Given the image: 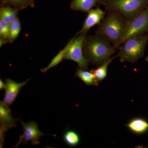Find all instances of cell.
Wrapping results in <instances>:
<instances>
[{"label": "cell", "mask_w": 148, "mask_h": 148, "mask_svg": "<svg viewBox=\"0 0 148 148\" xmlns=\"http://www.w3.org/2000/svg\"><path fill=\"white\" fill-rule=\"evenodd\" d=\"M116 50L110 41L96 34L86 36L83 47L85 58L89 63L98 66L111 58Z\"/></svg>", "instance_id": "cell-1"}, {"label": "cell", "mask_w": 148, "mask_h": 148, "mask_svg": "<svg viewBox=\"0 0 148 148\" xmlns=\"http://www.w3.org/2000/svg\"><path fill=\"white\" fill-rule=\"evenodd\" d=\"M106 12L98 7L95 9L91 10L88 12L82 29L77 34H86L89 30L95 25L100 24L105 18Z\"/></svg>", "instance_id": "cell-9"}, {"label": "cell", "mask_w": 148, "mask_h": 148, "mask_svg": "<svg viewBox=\"0 0 148 148\" xmlns=\"http://www.w3.org/2000/svg\"><path fill=\"white\" fill-rule=\"evenodd\" d=\"M71 40L65 47V60H71L76 62L80 69H88L89 63L84 56L83 47L86 34H77Z\"/></svg>", "instance_id": "cell-5"}, {"label": "cell", "mask_w": 148, "mask_h": 148, "mask_svg": "<svg viewBox=\"0 0 148 148\" xmlns=\"http://www.w3.org/2000/svg\"><path fill=\"white\" fill-rule=\"evenodd\" d=\"M1 6H10L17 11L35 6V0H1Z\"/></svg>", "instance_id": "cell-13"}, {"label": "cell", "mask_w": 148, "mask_h": 148, "mask_svg": "<svg viewBox=\"0 0 148 148\" xmlns=\"http://www.w3.org/2000/svg\"><path fill=\"white\" fill-rule=\"evenodd\" d=\"M30 79H29L23 82L16 83L10 79H6L5 93L3 102L8 106L12 105L18 95L19 90L21 88L26 85Z\"/></svg>", "instance_id": "cell-8"}, {"label": "cell", "mask_w": 148, "mask_h": 148, "mask_svg": "<svg viewBox=\"0 0 148 148\" xmlns=\"http://www.w3.org/2000/svg\"><path fill=\"white\" fill-rule=\"evenodd\" d=\"M98 5H102L101 0H73L71 8L73 10L88 13L92 8Z\"/></svg>", "instance_id": "cell-12"}, {"label": "cell", "mask_w": 148, "mask_h": 148, "mask_svg": "<svg viewBox=\"0 0 148 148\" xmlns=\"http://www.w3.org/2000/svg\"><path fill=\"white\" fill-rule=\"evenodd\" d=\"M7 127L1 125L0 127V147L3 148L4 145L5 132L8 130Z\"/></svg>", "instance_id": "cell-21"}, {"label": "cell", "mask_w": 148, "mask_h": 148, "mask_svg": "<svg viewBox=\"0 0 148 148\" xmlns=\"http://www.w3.org/2000/svg\"><path fill=\"white\" fill-rule=\"evenodd\" d=\"M148 42V33L130 37L119 48L120 61L135 63L144 56Z\"/></svg>", "instance_id": "cell-3"}, {"label": "cell", "mask_w": 148, "mask_h": 148, "mask_svg": "<svg viewBox=\"0 0 148 148\" xmlns=\"http://www.w3.org/2000/svg\"><path fill=\"white\" fill-rule=\"evenodd\" d=\"M75 77L80 79L88 86H98L99 82L97 80L94 74L91 72L85 71L81 69H77Z\"/></svg>", "instance_id": "cell-15"}, {"label": "cell", "mask_w": 148, "mask_h": 148, "mask_svg": "<svg viewBox=\"0 0 148 148\" xmlns=\"http://www.w3.org/2000/svg\"><path fill=\"white\" fill-rule=\"evenodd\" d=\"M147 33H148V6L138 15L127 20L122 44L130 37Z\"/></svg>", "instance_id": "cell-6"}, {"label": "cell", "mask_w": 148, "mask_h": 148, "mask_svg": "<svg viewBox=\"0 0 148 148\" xmlns=\"http://www.w3.org/2000/svg\"><path fill=\"white\" fill-rule=\"evenodd\" d=\"M66 51V48L65 47L63 50H61L57 54V55L53 58L49 65L44 69H42L40 70V72H42L43 73H45V72L48 71L49 69L53 68V67H55V66L58 65V64H60L61 61H63V60H64Z\"/></svg>", "instance_id": "cell-20"}, {"label": "cell", "mask_w": 148, "mask_h": 148, "mask_svg": "<svg viewBox=\"0 0 148 148\" xmlns=\"http://www.w3.org/2000/svg\"><path fill=\"white\" fill-rule=\"evenodd\" d=\"M8 105L3 101L0 102V123L3 125L9 130L16 127L15 119L13 117L11 111Z\"/></svg>", "instance_id": "cell-10"}, {"label": "cell", "mask_w": 148, "mask_h": 148, "mask_svg": "<svg viewBox=\"0 0 148 148\" xmlns=\"http://www.w3.org/2000/svg\"><path fill=\"white\" fill-rule=\"evenodd\" d=\"M145 60L146 61H147V62H148V56H147V57H146V58H145Z\"/></svg>", "instance_id": "cell-23"}, {"label": "cell", "mask_w": 148, "mask_h": 148, "mask_svg": "<svg viewBox=\"0 0 148 148\" xmlns=\"http://www.w3.org/2000/svg\"><path fill=\"white\" fill-rule=\"evenodd\" d=\"M101 2H103L104 1H106V0H101Z\"/></svg>", "instance_id": "cell-24"}, {"label": "cell", "mask_w": 148, "mask_h": 148, "mask_svg": "<svg viewBox=\"0 0 148 148\" xmlns=\"http://www.w3.org/2000/svg\"><path fill=\"white\" fill-rule=\"evenodd\" d=\"M125 125L130 132L135 135H143L148 130V122L145 119L139 117L130 119Z\"/></svg>", "instance_id": "cell-11"}, {"label": "cell", "mask_w": 148, "mask_h": 148, "mask_svg": "<svg viewBox=\"0 0 148 148\" xmlns=\"http://www.w3.org/2000/svg\"><path fill=\"white\" fill-rule=\"evenodd\" d=\"M21 23L18 18L10 24L9 43H12L16 39L21 32Z\"/></svg>", "instance_id": "cell-19"}, {"label": "cell", "mask_w": 148, "mask_h": 148, "mask_svg": "<svg viewBox=\"0 0 148 148\" xmlns=\"http://www.w3.org/2000/svg\"><path fill=\"white\" fill-rule=\"evenodd\" d=\"M64 142L70 147H76L79 144L80 139L79 135L74 130L66 131L64 135Z\"/></svg>", "instance_id": "cell-18"}, {"label": "cell", "mask_w": 148, "mask_h": 148, "mask_svg": "<svg viewBox=\"0 0 148 148\" xmlns=\"http://www.w3.org/2000/svg\"><path fill=\"white\" fill-rule=\"evenodd\" d=\"M126 23L127 20L120 13L109 11L98 24L96 34L105 37L115 48L118 49L122 45Z\"/></svg>", "instance_id": "cell-2"}, {"label": "cell", "mask_w": 148, "mask_h": 148, "mask_svg": "<svg viewBox=\"0 0 148 148\" xmlns=\"http://www.w3.org/2000/svg\"><path fill=\"white\" fill-rule=\"evenodd\" d=\"M18 12L10 6L1 7L0 9L1 19L10 25L18 18Z\"/></svg>", "instance_id": "cell-14"}, {"label": "cell", "mask_w": 148, "mask_h": 148, "mask_svg": "<svg viewBox=\"0 0 148 148\" xmlns=\"http://www.w3.org/2000/svg\"><path fill=\"white\" fill-rule=\"evenodd\" d=\"M102 5L108 11H116L128 20L145 9L148 6V0H106Z\"/></svg>", "instance_id": "cell-4"}, {"label": "cell", "mask_w": 148, "mask_h": 148, "mask_svg": "<svg viewBox=\"0 0 148 148\" xmlns=\"http://www.w3.org/2000/svg\"><path fill=\"white\" fill-rule=\"evenodd\" d=\"M117 57H118L117 54L110 58L101 66H98L97 69L90 70V71L94 74L96 79L99 82H101L106 78L108 74V69L109 65Z\"/></svg>", "instance_id": "cell-16"}, {"label": "cell", "mask_w": 148, "mask_h": 148, "mask_svg": "<svg viewBox=\"0 0 148 148\" xmlns=\"http://www.w3.org/2000/svg\"><path fill=\"white\" fill-rule=\"evenodd\" d=\"M22 126L23 133L19 137L17 144L14 146L15 148H17L21 144L27 145L29 142H31L34 145L40 144V138L42 136L46 135H51L56 136V135H48L42 133L39 129L38 124L36 122L31 121L25 123L22 120L19 121Z\"/></svg>", "instance_id": "cell-7"}, {"label": "cell", "mask_w": 148, "mask_h": 148, "mask_svg": "<svg viewBox=\"0 0 148 148\" xmlns=\"http://www.w3.org/2000/svg\"><path fill=\"white\" fill-rule=\"evenodd\" d=\"M6 84L4 83L1 79H0V89L2 90L3 89H5Z\"/></svg>", "instance_id": "cell-22"}, {"label": "cell", "mask_w": 148, "mask_h": 148, "mask_svg": "<svg viewBox=\"0 0 148 148\" xmlns=\"http://www.w3.org/2000/svg\"><path fill=\"white\" fill-rule=\"evenodd\" d=\"M10 29V24L0 20V47L3 45L9 43Z\"/></svg>", "instance_id": "cell-17"}]
</instances>
